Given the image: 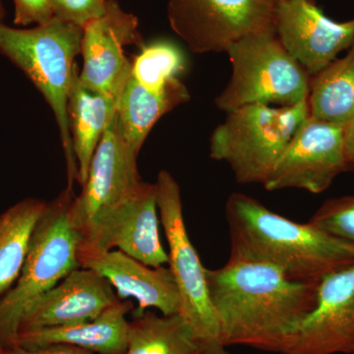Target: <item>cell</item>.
<instances>
[{
  "label": "cell",
  "mask_w": 354,
  "mask_h": 354,
  "mask_svg": "<svg viewBox=\"0 0 354 354\" xmlns=\"http://www.w3.org/2000/svg\"><path fill=\"white\" fill-rule=\"evenodd\" d=\"M308 118L307 101L279 108L247 104L228 111L225 120L212 134L209 156L227 162L237 183L264 185Z\"/></svg>",
  "instance_id": "cell-5"
},
{
  "label": "cell",
  "mask_w": 354,
  "mask_h": 354,
  "mask_svg": "<svg viewBox=\"0 0 354 354\" xmlns=\"http://www.w3.org/2000/svg\"><path fill=\"white\" fill-rule=\"evenodd\" d=\"M344 171H348L346 129L309 116L286 147L264 187L268 191L297 188L318 194Z\"/></svg>",
  "instance_id": "cell-10"
},
{
  "label": "cell",
  "mask_w": 354,
  "mask_h": 354,
  "mask_svg": "<svg viewBox=\"0 0 354 354\" xmlns=\"http://www.w3.org/2000/svg\"><path fill=\"white\" fill-rule=\"evenodd\" d=\"M120 301L106 279L80 267L30 305L21 322L20 332L88 322Z\"/></svg>",
  "instance_id": "cell-16"
},
{
  "label": "cell",
  "mask_w": 354,
  "mask_h": 354,
  "mask_svg": "<svg viewBox=\"0 0 354 354\" xmlns=\"http://www.w3.org/2000/svg\"><path fill=\"white\" fill-rule=\"evenodd\" d=\"M348 171H354V141L348 149Z\"/></svg>",
  "instance_id": "cell-27"
},
{
  "label": "cell",
  "mask_w": 354,
  "mask_h": 354,
  "mask_svg": "<svg viewBox=\"0 0 354 354\" xmlns=\"http://www.w3.org/2000/svg\"><path fill=\"white\" fill-rule=\"evenodd\" d=\"M309 221L337 239L354 244V196L327 200Z\"/></svg>",
  "instance_id": "cell-23"
},
{
  "label": "cell",
  "mask_w": 354,
  "mask_h": 354,
  "mask_svg": "<svg viewBox=\"0 0 354 354\" xmlns=\"http://www.w3.org/2000/svg\"><path fill=\"white\" fill-rule=\"evenodd\" d=\"M115 113V101L84 86L76 66L69 88L67 113L77 164V181L82 186L97 147Z\"/></svg>",
  "instance_id": "cell-19"
},
{
  "label": "cell",
  "mask_w": 354,
  "mask_h": 354,
  "mask_svg": "<svg viewBox=\"0 0 354 354\" xmlns=\"http://www.w3.org/2000/svg\"><path fill=\"white\" fill-rule=\"evenodd\" d=\"M137 158L121 136L115 113L97 147L82 192L70 204V221L80 244L141 187Z\"/></svg>",
  "instance_id": "cell-8"
},
{
  "label": "cell",
  "mask_w": 354,
  "mask_h": 354,
  "mask_svg": "<svg viewBox=\"0 0 354 354\" xmlns=\"http://www.w3.org/2000/svg\"><path fill=\"white\" fill-rule=\"evenodd\" d=\"M223 346L283 354L290 335L315 307L319 283L293 281L265 263L230 257L206 269Z\"/></svg>",
  "instance_id": "cell-1"
},
{
  "label": "cell",
  "mask_w": 354,
  "mask_h": 354,
  "mask_svg": "<svg viewBox=\"0 0 354 354\" xmlns=\"http://www.w3.org/2000/svg\"><path fill=\"white\" fill-rule=\"evenodd\" d=\"M82 37L83 28L57 17L32 29H16L0 23V53L24 72L55 114L66 158L70 188L77 180V164L67 102Z\"/></svg>",
  "instance_id": "cell-3"
},
{
  "label": "cell",
  "mask_w": 354,
  "mask_h": 354,
  "mask_svg": "<svg viewBox=\"0 0 354 354\" xmlns=\"http://www.w3.org/2000/svg\"><path fill=\"white\" fill-rule=\"evenodd\" d=\"M307 102L309 116L346 129L348 149L354 141V44L346 57L311 77Z\"/></svg>",
  "instance_id": "cell-20"
},
{
  "label": "cell",
  "mask_w": 354,
  "mask_h": 354,
  "mask_svg": "<svg viewBox=\"0 0 354 354\" xmlns=\"http://www.w3.org/2000/svg\"><path fill=\"white\" fill-rule=\"evenodd\" d=\"M354 354V263L319 283L313 310L283 354Z\"/></svg>",
  "instance_id": "cell-13"
},
{
  "label": "cell",
  "mask_w": 354,
  "mask_h": 354,
  "mask_svg": "<svg viewBox=\"0 0 354 354\" xmlns=\"http://www.w3.org/2000/svg\"><path fill=\"white\" fill-rule=\"evenodd\" d=\"M158 209L156 184L143 183L134 196L79 245V251H111L116 247L149 267L169 264L160 239Z\"/></svg>",
  "instance_id": "cell-14"
},
{
  "label": "cell",
  "mask_w": 354,
  "mask_h": 354,
  "mask_svg": "<svg viewBox=\"0 0 354 354\" xmlns=\"http://www.w3.org/2000/svg\"><path fill=\"white\" fill-rule=\"evenodd\" d=\"M46 205L41 200L28 198L0 216V298L19 278L32 232Z\"/></svg>",
  "instance_id": "cell-21"
},
{
  "label": "cell",
  "mask_w": 354,
  "mask_h": 354,
  "mask_svg": "<svg viewBox=\"0 0 354 354\" xmlns=\"http://www.w3.org/2000/svg\"><path fill=\"white\" fill-rule=\"evenodd\" d=\"M13 2L16 25H43L53 18L51 0H13Z\"/></svg>",
  "instance_id": "cell-25"
},
{
  "label": "cell",
  "mask_w": 354,
  "mask_h": 354,
  "mask_svg": "<svg viewBox=\"0 0 354 354\" xmlns=\"http://www.w3.org/2000/svg\"><path fill=\"white\" fill-rule=\"evenodd\" d=\"M131 300H120L94 320L65 326L21 330L15 344L39 348L50 344H70L95 354H124L127 349Z\"/></svg>",
  "instance_id": "cell-18"
},
{
  "label": "cell",
  "mask_w": 354,
  "mask_h": 354,
  "mask_svg": "<svg viewBox=\"0 0 354 354\" xmlns=\"http://www.w3.org/2000/svg\"><path fill=\"white\" fill-rule=\"evenodd\" d=\"M108 0H51L53 17L84 28L102 17Z\"/></svg>",
  "instance_id": "cell-24"
},
{
  "label": "cell",
  "mask_w": 354,
  "mask_h": 354,
  "mask_svg": "<svg viewBox=\"0 0 354 354\" xmlns=\"http://www.w3.org/2000/svg\"><path fill=\"white\" fill-rule=\"evenodd\" d=\"M271 1L274 2V3H278V2L285 1V0H271Z\"/></svg>",
  "instance_id": "cell-30"
},
{
  "label": "cell",
  "mask_w": 354,
  "mask_h": 354,
  "mask_svg": "<svg viewBox=\"0 0 354 354\" xmlns=\"http://www.w3.org/2000/svg\"><path fill=\"white\" fill-rule=\"evenodd\" d=\"M271 0H169V25L193 53H227L239 39L272 27Z\"/></svg>",
  "instance_id": "cell-9"
},
{
  "label": "cell",
  "mask_w": 354,
  "mask_h": 354,
  "mask_svg": "<svg viewBox=\"0 0 354 354\" xmlns=\"http://www.w3.org/2000/svg\"><path fill=\"white\" fill-rule=\"evenodd\" d=\"M272 27L286 50L311 77L354 44V19L335 22L311 0L274 3Z\"/></svg>",
  "instance_id": "cell-12"
},
{
  "label": "cell",
  "mask_w": 354,
  "mask_h": 354,
  "mask_svg": "<svg viewBox=\"0 0 354 354\" xmlns=\"http://www.w3.org/2000/svg\"><path fill=\"white\" fill-rule=\"evenodd\" d=\"M72 188L46 205L32 232L24 266L15 286L0 298V341L14 346L30 305L74 270L80 236L69 216Z\"/></svg>",
  "instance_id": "cell-4"
},
{
  "label": "cell",
  "mask_w": 354,
  "mask_h": 354,
  "mask_svg": "<svg viewBox=\"0 0 354 354\" xmlns=\"http://www.w3.org/2000/svg\"><path fill=\"white\" fill-rule=\"evenodd\" d=\"M157 203L169 243V264L179 293L178 314L192 330L203 354H230L221 344L208 285L206 268L191 243L184 223L180 187L169 171L158 172Z\"/></svg>",
  "instance_id": "cell-7"
},
{
  "label": "cell",
  "mask_w": 354,
  "mask_h": 354,
  "mask_svg": "<svg viewBox=\"0 0 354 354\" xmlns=\"http://www.w3.org/2000/svg\"><path fill=\"white\" fill-rule=\"evenodd\" d=\"M225 216L230 257L274 266L293 281L319 283L354 263V244L310 221L288 220L248 195H230Z\"/></svg>",
  "instance_id": "cell-2"
},
{
  "label": "cell",
  "mask_w": 354,
  "mask_h": 354,
  "mask_svg": "<svg viewBox=\"0 0 354 354\" xmlns=\"http://www.w3.org/2000/svg\"><path fill=\"white\" fill-rule=\"evenodd\" d=\"M190 100L179 78L164 85L139 82L129 72L116 101L121 136L129 150L138 156L153 125L165 114Z\"/></svg>",
  "instance_id": "cell-17"
},
{
  "label": "cell",
  "mask_w": 354,
  "mask_h": 354,
  "mask_svg": "<svg viewBox=\"0 0 354 354\" xmlns=\"http://www.w3.org/2000/svg\"><path fill=\"white\" fill-rule=\"evenodd\" d=\"M78 259L81 267L106 279L120 300H137L132 316L149 308L158 309L165 316L178 314L179 293L171 268L149 267L120 250L78 251Z\"/></svg>",
  "instance_id": "cell-15"
},
{
  "label": "cell",
  "mask_w": 354,
  "mask_h": 354,
  "mask_svg": "<svg viewBox=\"0 0 354 354\" xmlns=\"http://www.w3.org/2000/svg\"><path fill=\"white\" fill-rule=\"evenodd\" d=\"M227 53L232 74L215 100L221 111L255 104L292 106L308 100L311 76L286 50L274 27L244 37Z\"/></svg>",
  "instance_id": "cell-6"
},
{
  "label": "cell",
  "mask_w": 354,
  "mask_h": 354,
  "mask_svg": "<svg viewBox=\"0 0 354 354\" xmlns=\"http://www.w3.org/2000/svg\"><path fill=\"white\" fill-rule=\"evenodd\" d=\"M4 18V9L3 6H2L1 0H0V23L2 22Z\"/></svg>",
  "instance_id": "cell-29"
},
{
  "label": "cell",
  "mask_w": 354,
  "mask_h": 354,
  "mask_svg": "<svg viewBox=\"0 0 354 354\" xmlns=\"http://www.w3.org/2000/svg\"><path fill=\"white\" fill-rule=\"evenodd\" d=\"M132 44H144L138 19L115 0H108L104 15L83 28V67L79 72L83 85L116 102L130 68L125 48Z\"/></svg>",
  "instance_id": "cell-11"
},
{
  "label": "cell",
  "mask_w": 354,
  "mask_h": 354,
  "mask_svg": "<svg viewBox=\"0 0 354 354\" xmlns=\"http://www.w3.org/2000/svg\"><path fill=\"white\" fill-rule=\"evenodd\" d=\"M124 354H203V351L179 314L160 316L146 310L129 321Z\"/></svg>",
  "instance_id": "cell-22"
},
{
  "label": "cell",
  "mask_w": 354,
  "mask_h": 354,
  "mask_svg": "<svg viewBox=\"0 0 354 354\" xmlns=\"http://www.w3.org/2000/svg\"><path fill=\"white\" fill-rule=\"evenodd\" d=\"M0 354H9V346L0 341Z\"/></svg>",
  "instance_id": "cell-28"
},
{
  "label": "cell",
  "mask_w": 354,
  "mask_h": 354,
  "mask_svg": "<svg viewBox=\"0 0 354 354\" xmlns=\"http://www.w3.org/2000/svg\"><path fill=\"white\" fill-rule=\"evenodd\" d=\"M9 354H95L86 351L78 346L70 344H50V346H39V348H24V346L14 344L9 346Z\"/></svg>",
  "instance_id": "cell-26"
}]
</instances>
